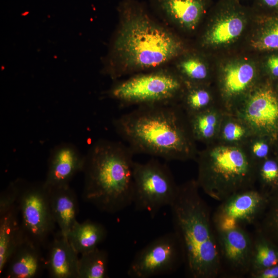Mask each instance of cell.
<instances>
[{
    "instance_id": "cell-1",
    "label": "cell",
    "mask_w": 278,
    "mask_h": 278,
    "mask_svg": "<svg viewBox=\"0 0 278 278\" xmlns=\"http://www.w3.org/2000/svg\"><path fill=\"white\" fill-rule=\"evenodd\" d=\"M134 154L166 161L195 160L198 150L188 115L179 103L137 106L113 121Z\"/></svg>"
},
{
    "instance_id": "cell-15",
    "label": "cell",
    "mask_w": 278,
    "mask_h": 278,
    "mask_svg": "<svg viewBox=\"0 0 278 278\" xmlns=\"http://www.w3.org/2000/svg\"><path fill=\"white\" fill-rule=\"evenodd\" d=\"M41 246L26 235L10 257L5 269L8 278H34L46 268Z\"/></svg>"
},
{
    "instance_id": "cell-34",
    "label": "cell",
    "mask_w": 278,
    "mask_h": 278,
    "mask_svg": "<svg viewBox=\"0 0 278 278\" xmlns=\"http://www.w3.org/2000/svg\"><path fill=\"white\" fill-rule=\"evenodd\" d=\"M267 66L271 74L278 77V56L270 57L267 61Z\"/></svg>"
},
{
    "instance_id": "cell-13",
    "label": "cell",
    "mask_w": 278,
    "mask_h": 278,
    "mask_svg": "<svg viewBox=\"0 0 278 278\" xmlns=\"http://www.w3.org/2000/svg\"><path fill=\"white\" fill-rule=\"evenodd\" d=\"M255 78V69L249 63L238 62L226 65L220 79L222 101L219 107L225 113H234L253 90Z\"/></svg>"
},
{
    "instance_id": "cell-23",
    "label": "cell",
    "mask_w": 278,
    "mask_h": 278,
    "mask_svg": "<svg viewBox=\"0 0 278 278\" xmlns=\"http://www.w3.org/2000/svg\"><path fill=\"white\" fill-rule=\"evenodd\" d=\"M253 247L248 277L278 263V246L256 230L252 234Z\"/></svg>"
},
{
    "instance_id": "cell-7",
    "label": "cell",
    "mask_w": 278,
    "mask_h": 278,
    "mask_svg": "<svg viewBox=\"0 0 278 278\" xmlns=\"http://www.w3.org/2000/svg\"><path fill=\"white\" fill-rule=\"evenodd\" d=\"M178 185L167 164L153 158L144 163L134 162L132 204L136 210L154 217L172 203Z\"/></svg>"
},
{
    "instance_id": "cell-21",
    "label": "cell",
    "mask_w": 278,
    "mask_h": 278,
    "mask_svg": "<svg viewBox=\"0 0 278 278\" xmlns=\"http://www.w3.org/2000/svg\"><path fill=\"white\" fill-rule=\"evenodd\" d=\"M225 112L218 105L188 115L193 135L196 142L205 145L215 142Z\"/></svg>"
},
{
    "instance_id": "cell-5",
    "label": "cell",
    "mask_w": 278,
    "mask_h": 278,
    "mask_svg": "<svg viewBox=\"0 0 278 278\" xmlns=\"http://www.w3.org/2000/svg\"><path fill=\"white\" fill-rule=\"evenodd\" d=\"M197 184L204 193L222 201L233 194L255 187L257 163L244 145L214 142L198 152Z\"/></svg>"
},
{
    "instance_id": "cell-11",
    "label": "cell",
    "mask_w": 278,
    "mask_h": 278,
    "mask_svg": "<svg viewBox=\"0 0 278 278\" xmlns=\"http://www.w3.org/2000/svg\"><path fill=\"white\" fill-rule=\"evenodd\" d=\"M215 231L219 253V276L242 278L248 276L252 253V234L244 227Z\"/></svg>"
},
{
    "instance_id": "cell-32",
    "label": "cell",
    "mask_w": 278,
    "mask_h": 278,
    "mask_svg": "<svg viewBox=\"0 0 278 278\" xmlns=\"http://www.w3.org/2000/svg\"><path fill=\"white\" fill-rule=\"evenodd\" d=\"M254 47L260 50L278 49V22L264 32L254 43Z\"/></svg>"
},
{
    "instance_id": "cell-20",
    "label": "cell",
    "mask_w": 278,
    "mask_h": 278,
    "mask_svg": "<svg viewBox=\"0 0 278 278\" xmlns=\"http://www.w3.org/2000/svg\"><path fill=\"white\" fill-rule=\"evenodd\" d=\"M162 11L172 21L193 29L205 11V0H157Z\"/></svg>"
},
{
    "instance_id": "cell-6",
    "label": "cell",
    "mask_w": 278,
    "mask_h": 278,
    "mask_svg": "<svg viewBox=\"0 0 278 278\" xmlns=\"http://www.w3.org/2000/svg\"><path fill=\"white\" fill-rule=\"evenodd\" d=\"M185 83L178 76L166 71L135 75L117 82L108 90L109 98L121 107L179 103Z\"/></svg>"
},
{
    "instance_id": "cell-30",
    "label": "cell",
    "mask_w": 278,
    "mask_h": 278,
    "mask_svg": "<svg viewBox=\"0 0 278 278\" xmlns=\"http://www.w3.org/2000/svg\"><path fill=\"white\" fill-rule=\"evenodd\" d=\"M267 137L253 135L244 145L249 154L258 164L269 157L270 145Z\"/></svg>"
},
{
    "instance_id": "cell-33",
    "label": "cell",
    "mask_w": 278,
    "mask_h": 278,
    "mask_svg": "<svg viewBox=\"0 0 278 278\" xmlns=\"http://www.w3.org/2000/svg\"><path fill=\"white\" fill-rule=\"evenodd\" d=\"M250 278H278V263L249 276Z\"/></svg>"
},
{
    "instance_id": "cell-25",
    "label": "cell",
    "mask_w": 278,
    "mask_h": 278,
    "mask_svg": "<svg viewBox=\"0 0 278 278\" xmlns=\"http://www.w3.org/2000/svg\"><path fill=\"white\" fill-rule=\"evenodd\" d=\"M108 263L107 252L98 247L82 254L79 259L78 278H107Z\"/></svg>"
},
{
    "instance_id": "cell-3",
    "label": "cell",
    "mask_w": 278,
    "mask_h": 278,
    "mask_svg": "<svg viewBox=\"0 0 278 278\" xmlns=\"http://www.w3.org/2000/svg\"><path fill=\"white\" fill-rule=\"evenodd\" d=\"M134 154L120 142L101 139L94 143L85 155L83 199L108 214L132 205Z\"/></svg>"
},
{
    "instance_id": "cell-24",
    "label": "cell",
    "mask_w": 278,
    "mask_h": 278,
    "mask_svg": "<svg viewBox=\"0 0 278 278\" xmlns=\"http://www.w3.org/2000/svg\"><path fill=\"white\" fill-rule=\"evenodd\" d=\"M252 135V132L242 120L234 114L225 113L215 142L243 146Z\"/></svg>"
},
{
    "instance_id": "cell-27",
    "label": "cell",
    "mask_w": 278,
    "mask_h": 278,
    "mask_svg": "<svg viewBox=\"0 0 278 278\" xmlns=\"http://www.w3.org/2000/svg\"><path fill=\"white\" fill-rule=\"evenodd\" d=\"M253 226L278 246V190L269 195L264 212Z\"/></svg>"
},
{
    "instance_id": "cell-10",
    "label": "cell",
    "mask_w": 278,
    "mask_h": 278,
    "mask_svg": "<svg viewBox=\"0 0 278 278\" xmlns=\"http://www.w3.org/2000/svg\"><path fill=\"white\" fill-rule=\"evenodd\" d=\"M269 198L256 187L233 194L221 201L212 214L215 230L254 225L264 212Z\"/></svg>"
},
{
    "instance_id": "cell-22",
    "label": "cell",
    "mask_w": 278,
    "mask_h": 278,
    "mask_svg": "<svg viewBox=\"0 0 278 278\" xmlns=\"http://www.w3.org/2000/svg\"><path fill=\"white\" fill-rule=\"evenodd\" d=\"M106 227L101 223L86 220L82 222L77 221L67 238L78 254H83L98 247L106 238Z\"/></svg>"
},
{
    "instance_id": "cell-12",
    "label": "cell",
    "mask_w": 278,
    "mask_h": 278,
    "mask_svg": "<svg viewBox=\"0 0 278 278\" xmlns=\"http://www.w3.org/2000/svg\"><path fill=\"white\" fill-rule=\"evenodd\" d=\"M242 120L253 135L272 137L278 131V97L267 87H256L232 114Z\"/></svg>"
},
{
    "instance_id": "cell-16",
    "label": "cell",
    "mask_w": 278,
    "mask_h": 278,
    "mask_svg": "<svg viewBox=\"0 0 278 278\" xmlns=\"http://www.w3.org/2000/svg\"><path fill=\"white\" fill-rule=\"evenodd\" d=\"M79 254L59 231L48 246L46 268L53 278H78Z\"/></svg>"
},
{
    "instance_id": "cell-17",
    "label": "cell",
    "mask_w": 278,
    "mask_h": 278,
    "mask_svg": "<svg viewBox=\"0 0 278 278\" xmlns=\"http://www.w3.org/2000/svg\"><path fill=\"white\" fill-rule=\"evenodd\" d=\"M236 0H222L220 16L207 32L205 42L211 45H221L237 38L242 32L244 20Z\"/></svg>"
},
{
    "instance_id": "cell-9",
    "label": "cell",
    "mask_w": 278,
    "mask_h": 278,
    "mask_svg": "<svg viewBox=\"0 0 278 278\" xmlns=\"http://www.w3.org/2000/svg\"><path fill=\"white\" fill-rule=\"evenodd\" d=\"M184 262L181 244L172 231L158 237L137 252L127 274L132 278L171 274L184 265Z\"/></svg>"
},
{
    "instance_id": "cell-29",
    "label": "cell",
    "mask_w": 278,
    "mask_h": 278,
    "mask_svg": "<svg viewBox=\"0 0 278 278\" xmlns=\"http://www.w3.org/2000/svg\"><path fill=\"white\" fill-rule=\"evenodd\" d=\"M179 70L186 80L185 84H198L205 81L208 76L206 65L200 60L195 58H189L182 61Z\"/></svg>"
},
{
    "instance_id": "cell-35",
    "label": "cell",
    "mask_w": 278,
    "mask_h": 278,
    "mask_svg": "<svg viewBox=\"0 0 278 278\" xmlns=\"http://www.w3.org/2000/svg\"><path fill=\"white\" fill-rule=\"evenodd\" d=\"M262 3L269 8H278V0H260Z\"/></svg>"
},
{
    "instance_id": "cell-2",
    "label": "cell",
    "mask_w": 278,
    "mask_h": 278,
    "mask_svg": "<svg viewBox=\"0 0 278 278\" xmlns=\"http://www.w3.org/2000/svg\"><path fill=\"white\" fill-rule=\"evenodd\" d=\"M199 189L196 179L178 185L176 196L169 206L173 231L182 247L187 275L216 278L220 273L216 235L212 214Z\"/></svg>"
},
{
    "instance_id": "cell-28",
    "label": "cell",
    "mask_w": 278,
    "mask_h": 278,
    "mask_svg": "<svg viewBox=\"0 0 278 278\" xmlns=\"http://www.w3.org/2000/svg\"><path fill=\"white\" fill-rule=\"evenodd\" d=\"M258 189L269 196L278 190V160L268 157L257 164Z\"/></svg>"
},
{
    "instance_id": "cell-14",
    "label": "cell",
    "mask_w": 278,
    "mask_h": 278,
    "mask_svg": "<svg viewBox=\"0 0 278 278\" xmlns=\"http://www.w3.org/2000/svg\"><path fill=\"white\" fill-rule=\"evenodd\" d=\"M85 155L73 144L63 143L50 152L45 186L51 188L66 185L79 172H82Z\"/></svg>"
},
{
    "instance_id": "cell-19",
    "label": "cell",
    "mask_w": 278,
    "mask_h": 278,
    "mask_svg": "<svg viewBox=\"0 0 278 278\" xmlns=\"http://www.w3.org/2000/svg\"><path fill=\"white\" fill-rule=\"evenodd\" d=\"M25 235L21 226L16 204L6 213L0 215V273L17 246Z\"/></svg>"
},
{
    "instance_id": "cell-4",
    "label": "cell",
    "mask_w": 278,
    "mask_h": 278,
    "mask_svg": "<svg viewBox=\"0 0 278 278\" xmlns=\"http://www.w3.org/2000/svg\"><path fill=\"white\" fill-rule=\"evenodd\" d=\"M181 49L180 42L142 10L125 5L114 44L115 56L122 64L116 76L160 66L177 56Z\"/></svg>"
},
{
    "instance_id": "cell-18",
    "label": "cell",
    "mask_w": 278,
    "mask_h": 278,
    "mask_svg": "<svg viewBox=\"0 0 278 278\" xmlns=\"http://www.w3.org/2000/svg\"><path fill=\"white\" fill-rule=\"evenodd\" d=\"M51 212L60 231L66 237L77 220L78 203L69 185L47 189Z\"/></svg>"
},
{
    "instance_id": "cell-8",
    "label": "cell",
    "mask_w": 278,
    "mask_h": 278,
    "mask_svg": "<svg viewBox=\"0 0 278 278\" xmlns=\"http://www.w3.org/2000/svg\"><path fill=\"white\" fill-rule=\"evenodd\" d=\"M16 204L25 235L41 247L44 246L56 224L50 210L48 190L44 182H29L19 179Z\"/></svg>"
},
{
    "instance_id": "cell-26",
    "label": "cell",
    "mask_w": 278,
    "mask_h": 278,
    "mask_svg": "<svg viewBox=\"0 0 278 278\" xmlns=\"http://www.w3.org/2000/svg\"><path fill=\"white\" fill-rule=\"evenodd\" d=\"M185 90L179 102L188 115L204 111L217 105L213 100L211 92L198 84H185Z\"/></svg>"
},
{
    "instance_id": "cell-31",
    "label": "cell",
    "mask_w": 278,
    "mask_h": 278,
    "mask_svg": "<svg viewBox=\"0 0 278 278\" xmlns=\"http://www.w3.org/2000/svg\"><path fill=\"white\" fill-rule=\"evenodd\" d=\"M19 194V179L11 182L0 195V215L16 204Z\"/></svg>"
}]
</instances>
